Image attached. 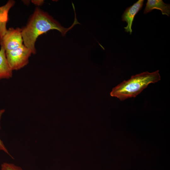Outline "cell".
Here are the masks:
<instances>
[{"mask_svg":"<svg viewBox=\"0 0 170 170\" xmlns=\"http://www.w3.org/2000/svg\"><path fill=\"white\" fill-rule=\"evenodd\" d=\"M78 24L80 23L75 15L72 25L68 28H65L47 13L37 8L26 26L22 29L24 45L31 50L32 54H35V43L39 36L51 30H57L65 36L68 31Z\"/></svg>","mask_w":170,"mask_h":170,"instance_id":"1","label":"cell"},{"mask_svg":"<svg viewBox=\"0 0 170 170\" xmlns=\"http://www.w3.org/2000/svg\"><path fill=\"white\" fill-rule=\"evenodd\" d=\"M161 80L159 71L149 72H143L132 76L128 80H124L114 88L110 93L111 96L122 101L128 98L135 97L151 83Z\"/></svg>","mask_w":170,"mask_h":170,"instance_id":"2","label":"cell"},{"mask_svg":"<svg viewBox=\"0 0 170 170\" xmlns=\"http://www.w3.org/2000/svg\"><path fill=\"white\" fill-rule=\"evenodd\" d=\"M5 53L8 63L12 71L19 70L26 65L32 54L31 50L23 44L16 49L6 51Z\"/></svg>","mask_w":170,"mask_h":170,"instance_id":"3","label":"cell"},{"mask_svg":"<svg viewBox=\"0 0 170 170\" xmlns=\"http://www.w3.org/2000/svg\"><path fill=\"white\" fill-rule=\"evenodd\" d=\"M22 29L12 28L7 30L2 39H0L1 46L5 51L16 49L23 45Z\"/></svg>","mask_w":170,"mask_h":170,"instance_id":"4","label":"cell"},{"mask_svg":"<svg viewBox=\"0 0 170 170\" xmlns=\"http://www.w3.org/2000/svg\"><path fill=\"white\" fill-rule=\"evenodd\" d=\"M144 0H139L132 5L128 7L124 11L122 15V20L127 23L124 27L125 31L129 32L131 34L132 31V26L134 18L136 14L140 10L143 6Z\"/></svg>","mask_w":170,"mask_h":170,"instance_id":"5","label":"cell"},{"mask_svg":"<svg viewBox=\"0 0 170 170\" xmlns=\"http://www.w3.org/2000/svg\"><path fill=\"white\" fill-rule=\"evenodd\" d=\"M15 3L13 0H9L4 5L0 7V39L6 34L7 29L6 24L8 20V13Z\"/></svg>","mask_w":170,"mask_h":170,"instance_id":"6","label":"cell"},{"mask_svg":"<svg viewBox=\"0 0 170 170\" xmlns=\"http://www.w3.org/2000/svg\"><path fill=\"white\" fill-rule=\"evenodd\" d=\"M144 10V14L151 12L154 9L161 10L163 15L169 16L170 14V5L164 3L162 0H148Z\"/></svg>","mask_w":170,"mask_h":170,"instance_id":"7","label":"cell"},{"mask_svg":"<svg viewBox=\"0 0 170 170\" xmlns=\"http://www.w3.org/2000/svg\"><path fill=\"white\" fill-rule=\"evenodd\" d=\"M12 71L7 62L5 50L1 46L0 49V80L8 79L12 77Z\"/></svg>","mask_w":170,"mask_h":170,"instance_id":"8","label":"cell"},{"mask_svg":"<svg viewBox=\"0 0 170 170\" xmlns=\"http://www.w3.org/2000/svg\"><path fill=\"white\" fill-rule=\"evenodd\" d=\"M1 170H23L20 166L14 164L4 162L1 164Z\"/></svg>","mask_w":170,"mask_h":170,"instance_id":"9","label":"cell"},{"mask_svg":"<svg viewBox=\"0 0 170 170\" xmlns=\"http://www.w3.org/2000/svg\"><path fill=\"white\" fill-rule=\"evenodd\" d=\"M5 111V110L4 109H3L0 110V129L1 128L0 126V121L1 119V118L3 114L4 113ZM0 150H2L5 152L9 156L13 158L12 156L9 153L8 150L7 149V148L5 147V145L4 144L3 142L1 140L0 138Z\"/></svg>","mask_w":170,"mask_h":170,"instance_id":"10","label":"cell"}]
</instances>
